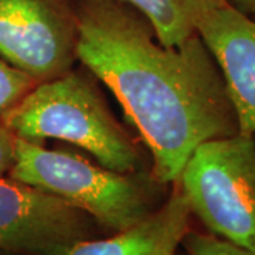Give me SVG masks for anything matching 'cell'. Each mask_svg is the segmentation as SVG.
Listing matches in <instances>:
<instances>
[{
	"mask_svg": "<svg viewBox=\"0 0 255 255\" xmlns=\"http://www.w3.org/2000/svg\"><path fill=\"white\" fill-rule=\"evenodd\" d=\"M191 210L176 189L162 207L132 227L107 238H88L64 247L53 255H174L189 231Z\"/></svg>",
	"mask_w": 255,
	"mask_h": 255,
	"instance_id": "8",
	"label": "cell"
},
{
	"mask_svg": "<svg viewBox=\"0 0 255 255\" xmlns=\"http://www.w3.org/2000/svg\"><path fill=\"white\" fill-rule=\"evenodd\" d=\"M37 82L0 55V118L27 95Z\"/></svg>",
	"mask_w": 255,
	"mask_h": 255,
	"instance_id": "10",
	"label": "cell"
},
{
	"mask_svg": "<svg viewBox=\"0 0 255 255\" xmlns=\"http://www.w3.org/2000/svg\"><path fill=\"white\" fill-rule=\"evenodd\" d=\"M176 183L213 236L255 254V136L201 143Z\"/></svg>",
	"mask_w": 255,
	"mask_h": 255,
	"instance_id": "4",
	"label": "cell"
},
{
	"mask_svg": "<svg viewBox=\"0 0 255 255\" xmlns=\"http://www.w3.org/2000/svg\"><path fill=\"white\" fill-rule=\"evenodd\" d=\"M77 41L71 0H0V55L37 84L71 71Z\"/></svg>",
	"mask_w": 255,
	"mask_h": 255,
	"instance_id": "5",
	"label": "cell"
},
{
	"mask_svg": "<svg viewBox=\"0 0 255 255\" xmlns=\"http://www.w3.org/2000/svg\"><path fill=\"white\" fill-rule=\"evenodd\" d=\"M16 157V136L0 122V179L7 177Z\"/></svg>",
	"mask_w": 255,
	"mask_h": 255,
	"instance_id": "12",
	"label": "cell"
},
{
	"mask_svg": "<svg viewBox=\"0 0 255 255\" xmlns=\"http://www.w3.org/2000/svg\"><path fill=\"white\" fill-rule=\"evenodd\" d=\"M228 6L234 7L247 16L255 17V0H224Z\"/></svg>",
	"mask_w": 255,
	"mask_h": 255,
	"instance_id": "13",
	"label": "cell"
},
{
	"mask_svg": "<svg viewBox=\"0 0 255 255\" xmlns=\"http://www.w3.org/2000/svg\"><path fill=\"white\" fill-rule=\"evenodd\" d=\"M182 244L189 255H255L213 234L187 231Z\"/></svg>",
	"mask_w": 255,
	"mask_h": 255,
	"instance_id": "11",
	"label": "cell"
},
{
	"mask_svg": "<svg viewBox=\"0 0 255 255\" xmlns=\"http://www.w3.org/2000/svg\"><path fill=\"white\" fill-rule=\"evenodd\" d=\"M7 177L53 194L115 233L132 227L155 210L152 179L139 172H115L78 153L47 149L18 137Z\"/></svg>",
	"mask_w": 255,
	"mask_h": 255,
	"instance_id": "3",
	"label": "cell"
},
{
	"mask_svg": "<svg viewBox=\"0 0 255 255\" xmlns=\"http://www.w3.org/2000/svg\"><path fill=\"white\" fill-rule=\"evenodd\" d=\"M0 122L18 139L43 143L58 139L91 153L101 166L135 173L137 147L105 105L97 88L73 70L36 84Z\"/></svg>",
	"mask_w": 255,
	"mask_h": 255,
	"instance_id": "2",
	"label": "cell"
},
{
	"mask_svg": "<svg viewBox=\"0 0 255 255\" xmlns=\"http://www.w3.org/2000/svg\"><path fill=\"white\" fill-rule=\"evenodd\" d=\"M77 58L118 98L149 147L152 177L176 183L194 149L238 133L226 82L196 33L166 47L122 0H77Z\"/></svg>",
	"mask_w": 255,
	"mask_h": 255,
	"instance_id": "1",
	"label": "cell"
},
{
	"mask_svg": "<svg viewBox=\"0 0 255 255\" xmlns=\"http://www.w3.org/2000/svg\"><path fill=\"white\" fill-rule=\"evenodd\" d=\"M101 226L87 213L50 193L10 177L0 179V251L10 255H53Z\"/></svg>",
	"mask_w": 255,
	"mask_h": 255,
	"instance_id": "6",
	"label": "cell"
},
{
	"mask_svg": "<svg viewBox=\"0 0 255 255\" xmlns=\"http://www.w3.org/2000/svg\"><path fill=\"white\" fill-rule=\"evenodd\" d=\"M0 255H10V254H6V253H1V251H0Z\"/></svg>",
	"mask_w": 255,
	"mask_h": 255,
	"instance_id": "14",
	"label": "cell"
},
{
	"mask_svg": "<svg viewBox=\"0 0 255 255\" xmlns=\"http://www.w3.org/2000/svg\"><path fill=\"white\" fill-rule=\"evenodd\" d=\"M197 34L223 74L238 133L255 136V17L223 3L203 17Z\"/></svg>",
	"mask_w": 255,
	"mask_h": 255,
	"instance_id": "7",
	"label": "cell"
},
{
	"mask_svg": "<svg viewBox=\"0 0 255 255\" xmlns=\"http://www.w3.org/2000/svg\"><path fill=\"white\" fill-rule=\"evenodd\" d=\"M137 10L153 27L160 44H182L197 33V27L210 10L224 0H122Z\"/></svg>",
	"mask_w": 255,
	"mask_h": 255,
	"instance_id": "9",
	"label": "cell"
}]
</instances>
